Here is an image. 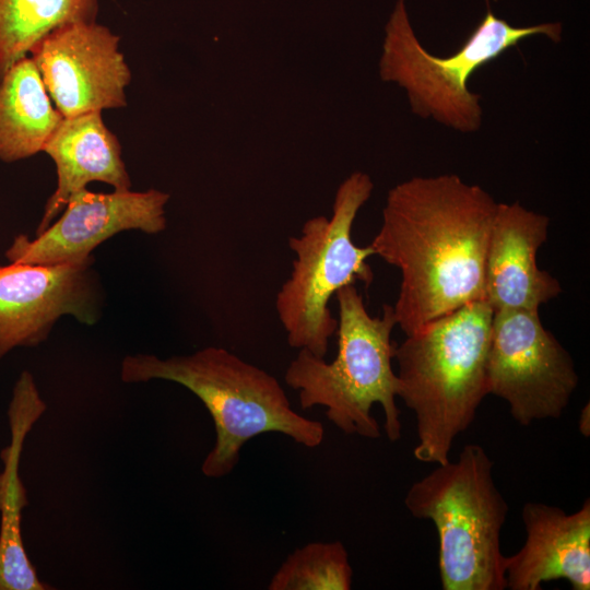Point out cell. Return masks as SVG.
Wrapping results in <instances>:
<instances>
[{"label":"cell","mask_w":590,"mask_h":590,"mask_svg":"<svg viewBox=\"0 0 590 590\" xmlns=\"http://www.w3.org/2000/svg\"><path fill=\"white\" fill-rule=\"evenodd\" d=\"M498 203L455 174L413 177L388 192L370 247L396 267L392 306L410 335L471 302L485 299V264Z\"/></svg>","instance_id":"1"},{"label":"cell","mask_w":590,"mask_h":590,"mask_svg":"<svg viewBox=\"0 0 590 590\" xmlns=\"http://www.w3.org/2000/svg\"><path fill=\"white\" fill-rule=\"evenodd\" d=\"M120 378L126 384L173 381L200 399L215 428V442L201 465L208 477L229 474L244 445L264 433L286 435L307 448L323 440L322 424L295 412L275 377L224 347L206 346L166 358L127 355Z\"/></svg>","instance_id":"2"},{"label":"cell","mask_w":590,"mask_h":590,"mask_svg":"<svg viewBox=\"0 0 590 590\" xmlns=\"http://www.w3.org/2000/svg\"><path fill=\"white\" fill-rule=\"evenodd\" d=\"M494 310L485 299L446 314L394 347L400 397L416 417L414 457L448 462L455 439L488 394L487 361Z\"/></svg>","instance_id":"3"},{"label":"cell","mask_w":590,"mask_h":590,"mask_svg":"<svg viewBox=\"0 0 590 590\" xmlns=\"http://www.w3.org/2000/svg\"><path fill=\"white\" fill-rule=\"evenodd\" d=\"M339 308L338 353L326 362L299 350L286 368L284 380L298 391L300 408L321 405L340 430L366 438L380 437V427L370 411L379 403L385 414L389 440L401 437L400 411L396 404L399 380L391 361L396 345L391 332L397 326L391 305L381 317H371L354 284L335 293Z\"/></svg>","instance_id":"4"},{"label":"cell","mask_w":590,"mask_h":590,"mask_svg":"<svg viewBox=\"0 0 590 590\" xmlns=\"http://www.w3.org/2000/svg\"><path fill=\"white\" fill-rule=\"evenodd\" d=\"M493 461L469 444L458 460L437 464L409 488L411 515L430 520L438 534L444 590H503L505 558L500 532L508 505L495 485Z\"/></svg>","instance_id":"5"},{"label":"cell","mask_w":590,"mask_h":590,"mask_svg":"<svg viewBox=\"0 0 590 590\" xmlns=\"http://www.w3.org/2000/svg\"><path fill=\"white\" fill-rule=\"evenodd\" d=\"M373 188L367 174L352 173L335 192L331 217H310L298 236L288 238L295 259L276 294L275 309L290 346L324 357L338 327L329 308L331 297L356 281L371 284L374 273L366 260L374 250L353 243L352 226Z\"/></svg>","instance_id":"6"},{"label":"cell","mask_w":590,"mask_h":590,"mask_svg":"<svg viewBox=\"0 0 590 590\" xmlns=\"http://www.w3.org/2000/svg\"><path fill=\"white\" fill-rule=\"evenodd\" d=\"M379 74L385 82L402 86L412 113L460 132L471 133L482 126L480 95L468 88L475 70L517 46L526 37L545 35L562 39L560 23L516 27L491 10L464 44L448 57L430 55L411 26L404 0H398L386 25Z\"/></svg>","instance_id":"7"},{"label":"cell","mask_w":590,"mask_h":590,"mask_svg":"<svg viewBox=\"0 0 590 590\" xmlns=\"http://www.w3.org/2000/svg\"><path fill=\"white\" fill-rule=\"evenodd\" d=\"M488 392L509 404L516 422L558 418L578 386L574 361L547 331L539 310L494 311L487 361Z\"/></svg>","instance_id":"8"},{"label":"cell","mask_w":590,"mask_h":590,"mask_svg":"<svg viewBox=\"0 0 590 590\" xmlns=\"http://www.w3.org/2000/svg\"><path fill=\"white\" fill-rule=\"evenodd\" d=\"M94 258L56 266L0 264V361L16 347L46 341L57 321L71 316L92 326L104 293Z\"/></svg>","instance_id":"9"},{"label":"cell","mask_w":590,"mask_h":590,"mask_svg":"<svg viewBox=\"0 0 590 590\" xmlns=\"http://www.w3.org/2000/svg\"><path fill=\"white\" fill-rule=\"evenodd\" d=\"M169 194L151 188L145 191L114 190L75 192L61 214L44 232L30 238L17 235L5 251L10 262L56 266L83 262L94 249L125 231L155 235L166 228L165 206Z\"/></svg>","instance_id":"10"},{"label":"cell","mask_w":590,"mask_h":590,"mask_svg":"<svg viewBox=\"0 0 590 590\" xmlns=\"http://www.w3.org/2000/svg\"><path fill=\"white\" fill-rule=\"evenodd\" d=\"M120 38L92 22L60 26L31 51L45 87L63 118L127 105L131 71Z\"/></svg>","instance_id":"11"},{"label":"cell","mask_w":590,"mask_h":590,"mask_svg":"<svg viewBox=\"0 0 590 590\" xmlns=\"http://www.w3.org/2000/svg\"><path fill=\"white\" fill-rule=\"evenodd\" d=\"M550 219L519 202L498 203L485 264V300L494 311L539 310L562 293L559 282L536 264Z\"/></svg>","instance_id":"12"},{"label":"cell","mask_w":590,"mask_h":590,"mask_svg":"<svg viewBox=\"0 0 590 590\" xmlns=\"http://www.w3.org/2000/svg\"><path fill=\"white\" fill-rule=\"evenodd\" d=\"M521 518L527 533L518 553L505 558L506 588L540 590L565 579L574 590L590 589V500L566 514L542 503H527Z\"/></svg>","instance_id":"13"},{"label":"cell","mask_w":590,"mask_h":590,"mask_svg":"<svg viewBox=\"0 0 590 590\" xmlns=\"http://www.w3.org/2000/svg\"><path fill=\"white\" fill-rule=\"evenodd\" d=\"M45 411L33 375L23 371L8 410L11 440L0 455V590L51 589L38 578L24 547L22 511L28 499L19 473L26 436Z\"/></svg>","instance_id":"14"},{"label":"cell","mask_w":590,"mask_h":590,"mask_svg":"<svg viewBox=\"0 0 590 590\" xmlns=\"http://www.w3.org/2000/svg\"><path fill=\"white\" fill-rule=\"evenodd\" d=\"M43 152L56 166L57 186L47 199L35 235L44 232L61 214L69 199L90 182H104L114 190L131 188L120 142L105 125L102 111L63 118Z\"/></svg>","instance_id":"15"},{"label":"cell","mask_w":590,"mask_h":590,"mask_svg":"<svg viewBox=\"0 0 590 590\" xmlns=\"http://www.w3.org/2000/svg\"><path fill=\"white\" fill-rule=\"evenodd\" d=\"M63 117L27 56L0 80V161L14 163L43 152Z\"/></svg>","instance_id":"16"},{"label":"cell","mask_w":590,"mask_h":590,"mask_svg":"<svg viewBox=\"0 0 590 590\" xmlns=\"http://www.w3.org/2000/svg\"><path fill=\"white\" fill-rule=\"evenodd\" d=\"M97 12L98 0H0V80L46 35Z\"/></svg>","instance_id":"17"},{"label":"cell","mask_w":590,"mask_h":590,"mask_svg":"<svg viewBox=\"0 0 590 590\" xmlns=\"http://www.w3.org/2000/svg\"><path fill=\"white\" fill-rule=\"evenodd\" d=\"M353 570L342 542H310L291 553L269 590H350Z\"/></svg>","instance_id":"18"},{"label":"cell","mask_w":590,"mask_h":590,"mask_svg":"<svg viewBox=\"0 0 590 590\" xmlns=\"http://www.w3.org/2000/svg\"><path fill=\"white\" fill-rule=\"evenodd\" d=\"M590 412H589V403L582 409L580 414V421H579V429L582 433L583 436L588 437L590 435Z\"/></svg>","instance_id":"19"}]
</instances>
